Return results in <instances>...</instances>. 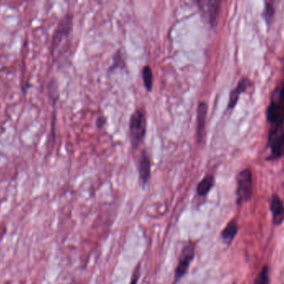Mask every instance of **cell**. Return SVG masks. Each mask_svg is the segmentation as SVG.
<instances>
[{"mask_svg": "<svg viewBox=\"0 0 284 284\" xmlns=\"http://www.w3.org/2000/svg\"><path fill=\"white\" fill-rule=\"evenodd\" d=\"M146 115L144 109H138L130 117L129 135L133 148H138L144 141L146 134Z\"/></svg>", "mask_w": 284, "mask_h": 284, "instance_id": "1", "label": "cell"}, {"mask_svg": "<svg viewBox=\"0 0 284 284\" xmlns=\"http://www.w3.org/2000/svg\"><path fill=\"white\" fill-rule=\"evenodd\" d=\"M236 180V203L238 205H241L252 198L254 188L252 171L250 168H245L238 173Z\"/></svg>", "mask_w": 284, "mask_h": 284, "instance_id": "2", "label": "cell"}, {"mask_svg": "<svg viewBox=\"0 0 284 284\" xmlns=\"http://www.w3.org/2000/svg\"><path fill=\"white\" fill-rule=\"evenodd\" d=\"M196 255V243L188 242L182 247V252L180 255L179 261L174 270V283L179 282L182 277L186 274L190 267L191 262H193Z\"/></svg>", "mask_w": 284, "mask_h": 284, "instance_id": "3", "label": "cell"}, {"mask_svg": "<svg viewBox=\"0 0 284 284\" xmlns=\"http://www.w3.org/2000/svg\"><path fill=\"white\" fill-rule=\"evenodd\" d=\"M204 17L206 18L211 27H216L218 24V16L220 13V1L217 0H208V1H196Z\"/></svg>", "mask_w": 284, "mask_h": 284, "instance_id": "4", "label": "cell"}, {"mask_svg": "<svg viewBox=\"0 0 284 284\" xmlns=\"http://www.w3.org/2000/svg\"><path fill=\"white\" fill-rule=\"evenodd\" d=\"M208 113V104L206 102H200L197 109V127H196V139L198 144L203 143L206 132V117Z\"/></svg>", "mask_w": 284, "mask_h": 284, "instance_id": "5", "label": "cell"}, {"mask_svg": "<svg viewBox=\"0 0 284 284\" xmlns=\"http://www.w3.org/2000/svg\"><path fill=\"white\" fill-rule=\"evenodd\" d=\"M270 208L272 215V223L280 226L284 222V204L280 196L274 194L270 198Z\"/></svg>", "mask_w": 284, "mask_h": 284, "instance_id": "6", "label": "cell"}, {"mask_svg": "<svg viewBox=\"0 0 284 284\" xmlns=\"http://www.w3.org/2000/svg\"><path fill=\"white\" fill-rule=\"evenodd\" d=\"M252 81L247 77H244V78L240 79L236 89H234L231 91L230 95V100H228V109H234V107L238 104V101L241 94L242 93L247 92L248 89H250L252 87Z\"/></svg>", "mask_w": 284, "mask_h": 284, "instance_id": "7", "label": "cell"}, {"mask_svg": "<svg viewBox=\"0 0 284 284\" xmlns=\"http://www.w3.org/2000/svg\"><path fill=\"white\" fill-rule=\"evenodd\" d=\"M138 171H139V179L142 186L146 185L149 182L150 178V172H152V163L150 157L147 154L146 151H143L140 155L139 165H138Z\"/></svg>", "mask_w": 284, "mask_h": 284, "instance_id": "8", "label": "cell"}, {"mask_svg": "<svg viewBox=\"0 0 284 284\" xmlns=\"http://www.w3.org/2000/svg\"><path fill=\"white\" fill-rule=\"evenodd\" d=\"M238 232V225L237 220L232 219L222 230L220 233L221 239L224 244L230 246L236 238Z\"/></svg>", "mask_w": 284, "mask_h": 284, "instance_id": "9", "label": "cell"}, {"mask_svg": "<svg viewBox=\"0 0 284 284\" xmlns=\"http://www.w3.org/2000/svg\"><path fill=\"white\" fill-rule=\"evenodd\" d=\"M214 185V177L210 174L206 175L197 185V188H196L197 195L201 198L206 197L210 192Z\"/></svg>", "mask_w": 284, "mask_h": 284, "instance_id": "10", "label": "cell"}, {"mask_svg": "<svg viewBox=\"0 0 284 284\" xmlns=\"http://www.w3.org/2000/svg\"><path fill=\"white\" fill-rule=\"evenodd\" d=\"M142 79L147 91H152L153 86V73L149 65H146L142 72Z\"/></svg>", "mask_w": 284, "mask_h": 284, "instance_id": "11", "label": "cell"}, {"mask_svg": "<svg viewBox=\"0 0 284 284\" xmlns=\"http://www.w3.org/2000/svg\"><path fill=\"white\" fill-rule=\"evenodd\" d=\"M274 14V8L272 3H265L264 10L262 12V15H264V18L265 21L267 23L268 25H270L271 22H272Z\"/></svg>", "mask_w": 284, "mask_h": 284, "instance_id": "12", "label": "cell"}, {"mask_svg": "<svg viewBox=\"0 0 284 284\" xmlns=\"http://www.w3.org/2000/svg\"><path fill=\"white\" fill-rule=\"evenodd\" d=\"M270 282L268 267L265 265V266H264V267H262V270L260 271L258 275L254 284H270Z\"/></svg>", "mask_w": 284, "mask_h": 284, "instance_id": "13", "label": "cell"}, {"mask_svg": "<svg viewBox=\"0 0 284 284\" xmlns=\"http://www.w3.org/2000/svg\"><path fill=\"white\" fill-rule=\"evenodd\" d=\"M139 277H140V264H138L136 268H135L130 284H138Z\"/></svg>", "mask_w": 284, "mask_h": 284, "instance_id": "14", "label": "cell"}, {"mask_svg": "<svg viewBox=\"0 0 284 284\" xmlns=\"http://www.w3.org/2000/svg\"><path fill=\"white\" fill-rule=\"evenodd\" d=\"M106 124V119L104 117H100L96 121V125H98V128H102Z\"/></svg>", "mask_w": 284, "mask_h": 284, "instance_id": "15", "label": "cell"}, {"mask_svg": "<svg viewBox=\"0 0 284 284\" xmlns=\"http://www.w3.org/2000/svg\"></svg>", "mask_w": 284, "mask_h": 284, "instance_id": "16", "label": "cell"}, {"mask_svg": "<svg viewBox=\"0 0 284 284\" xmlns=\"http://www.w3.org/2000/svg\"></svg>", "mask_w": 284, "mask_h": 284, "instance_id": "17", "label": "cell"}]
</instances>
